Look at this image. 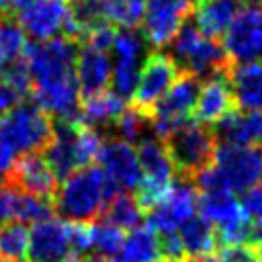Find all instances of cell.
<instances>
[{
  "instance_id": "obj_28",
  "label": "cell",
  "mask_w": 262,
  "mask_h": 262,
  "mask_svg": "<svg viewBox=\"0 0 262 262\" xmlns=\"http://www.w3.org/2000/svg\"><path fill=\"white\" fill-rule=\"evenodd\" d=\"M113 129H115V135L117 139L129 143V145H137L139 141H143L147 135L149 129V117L141 111H137L135 106H127L119 119L113 123Z\"/></svg>"
},
{
  "instance_id": "obj_7",
  "label": "cell",
  "mask_w": 262,
  "mask_h": 262,
  "mask_svg": "<svg viewBox=\"0 0 262 262\" xmlns=\"http://www.w3.org/2000/svg\"><path fill=\"white\" fill-rule=\"evenodd\" d=\"M145 0H74L72 18L76 35H84L94 25H117L133 29L143 20Z\"/></svg>"
},
{
  "instance_id": "obj_12",
  "label": "cell",
  "mask_w": 262,
  "mask_h": 262,
  "mask_svg": "<svg viewBox=\"0 0 262 262\" xmlns=\"http://www.w3.org/2000/svg\"><path fill=\"white\" fill-rule=\"evenodd\" d=\"M178 78V66L174 63V59L166 53H151L147 55L141 74H139V82L137 88L133 92V104L137 111L145 113L149 117L151 108L158 104V100L168 92V88L176 82Z\"/></svg>"
},
{
  "instance_id": "obj_23",
  "label": "cell",
  "mask_w": 262,
  "mask_h": 262,
  "mask_svg": "<svg viewBox=\"0 0 262 262\" xmlns=\"http://www.w3.org/2000/svg\"><path fill=\"white\" fill-rule=\"evenodd\" d=\"M125 108L127 104L123 98H119L113 90H102L98 94L86 96L80 102V121L82 125L92 129L106 127V125H113Z\"/></svg>"
},
{
  "instance_id": "obj_35",
  "label": "cell",
  "mask_w": 262,
  "mask_h": 262,
  "mask_svg": "<svg viewBox=\"0 0 262 262\" xmlns=\"http://www.w3.org/2000/svg\"><path fill=\"white\" fill-rule=\"evenodd\" d=\"M160 252H162V258L166 262H180L184 258V248H182V242L178 237V231L162 233V237H160Z\"/></svg>"
},
{
  "instance_id": "obj_38",
  "label": "cell",
  "mask_w": 262,
  "mask_h": 262,
  "mask_svg": "<svg viewBox=\"0 0 262 262\" xmlns=\"http://www.w3.org/2000/svg\"><path fill=\"white\" fill-rule=\"evenodd\" d=\"M256 254H258V262H262V242L256 246Z\"/></svg>"
},
{
  "instance_id": "obj_36",
  "label": "cell",
  "mask_w": 262,
  "mask_h": 262,
  "mask_svg": "<svg viewBox=\"0 0 262 262\" xmlns=\"http://www.w3.org/2000/svg\"><path fill=\"white\" fill-rule=\"evenodd\" d=\"M20 102H23V96L4 78H0V117L12 111L14 106H18Z\"/></svg>"
},
{
  "instance_id": "obj_34",
  "label": "cell",
  "mask_w": 262,
  "mask_h": 262,
  "mask_svg": "<svg viewBox=\"0 0 262 262\" xmlns=\"http://www.w3.org/2000/svg\"><path fill=\"white\" fill-rule=\"evenodd\" d=\"M215 258L217 262H258L256 248L252 246H223Z\"/></svg>"
},
{
  "instance_id": "obj_4",
  "label": "cell",
  "mask_w": 262,
  "mask_h": 262,
  "mask_svg": "<svg viewBox=\"0 0 262 262\" xmlns=\"http://www.w3.org/2000/svg\"><path fill=\"white\" fill-rule=\"evenodd\" d=\"M51 137V117L35 102H20L0 117V143L8 145L16 156L43 151Z\"/></svg>"
},
{
  "instance_id": "obj_8",
  "label": "cell",
  "mask_w": 262,
  "mask_h": 262,
  "mask_svg": "<svg viewBox=\"0 0 262 262\" xmlns=\"http://www.w3.org/2000/svg\"><path fill=\"white\" fill-rule=\"evenodd\" d=\"M145 49H147V41L143 35L125 29L121 33L115 35L113 41V76H111V90L123 98V100H131L133 92L137 88L139 82V74L141 68L145 63Z\"/></svg>"
},
{
  "instance_id": "obj_37",
  "label": "cell",
  "mask_w": 262,
  "mask_h": 262,
  "mask_svg": "<svg viewBox=\"0 0 262 262\" xmlns=\"http://www.w3.org/2000/svg\"><path fill=\"white\" fill-rule=\"evenodd\" d=\"M12 201H14V188L0 180V225L12 221Z\"/></svg>"
},
{
  "instance_id": "obj_13",
  "label": "cell",
  "mask_w": 262,
  "mask_h": 262,
  "mask_svg": "<svg viewBox=\"0 0 262 262\" xmlns=\"http://www.w3.org/2000/svg\"><path fill=\"white\" fill-rule=\"evenodd\" d=\"M98 168L104 172V176L123 192H135L139 186L143 172L137 160V151L133 145L111 137L102 139V145L98 149Z\"/></svg>"
},
{
  "instance_id": "obj_11",
  "label": "cell",
  "mask_w": 262,
  "mask_h": 262,
  "mask_svg": "<svg viewBox=\"0 0 262 262\" xmlns=\"http://www.w3.org/2000/svg\"><path fill=\"white\" fill-rule=\"evenodd\" d=\"M213 164L223 172L233 192H246L262 178V149L258 145L217 143Z\"/></svg>"
},
{
  "instance_id": "obj_3",
  "label": "cell",
  "mask_w": 262,
  "mask_h": 262,
  "mask_svg": "<svg viewBox=\"0 0 262 262\" xmlns=\"http://www.w3.org/2000/svg\"><path fill=\"white\" fill-rule=\"evenodd\" d=\"M170 57L178 68L184 70V74L199 80H209L217 74H223L227 63L223 45L203 35L194 23H184L176 37L170 41Z\"/></svg>"
},
{
  "instance_id": "obj_21",
  "label": "cell",
  "mask_w": 262,
  "mask_h": 262,
  "mask_svg": "<svg viewBox=\"0 0 262 262\" xmlns=\"http://www.w3.org/2000/svg\"><path fill=\"white\" fill-rule=\"evenodd\" d=\"M227 78L237 108L262 113V61L235 63Z\"/></svg>"
},
{
  "instance_id": "obj_24",
  "label": "cell",
  "mask_w": 262,
  "mask_h": 262,
  "mask_svg": "<svg viewBox=\"0 0 262 262\" xmlns=\"http://www.w3.org/2000/svg\"><path fill=\"white\" fill-rule=\"evenodd\" d=\"M119 256L125 262H160L162 252H160V237L151 227H135L131 229L121 246Z\"/></svg>"
},
{
  "instance_id": "obj_22",
  "label": "cell",
  "mask_w": 262,
  "mask_h": 262,
  "mask_svg": "<svg viewBox=\"0 0 262 262\" xmlns=\"http://www.w3.org/2000/svg\"><path fill=\"white\" fill-rule=\"evenodd\" d=\"M135 151H137V160H139V166L143 172V180L172 186V182L176 178V170H174V164L168 156L164 141L149 135L137 143Z\"/></svg>"
},
{
  "instance_id": "obj_25",
  "label": "cell",
  "mask_w": 262,
  "mask_h": 262,
  "mask_svg": "<svg viewBox=\"0 0 262 262\" xmlns=\"http://www.w3.org/2000/svg\"><path fill=\"white\" fill-rule=\"evenodd\" d=\"M178 237L182 242L184 254H190V256L211 254L217 248L215 227L203 215H192L188 221H184L178 229Z\"/></svg>"
},
{
  "instance_id": "obj_1",
  "label": "cell",
  "mask_w": 262,
  "mask_h": 262,
  "mask_svg": "<svg viewBox=\"0 0 262 262\" xmlns=\"http://www.w3.org/2000/svg\"><path fill=\"white\" fill-rule=\"evenodd\" d=\"M78 47L70 37L31 43L23 63L31 76L33 102L53 119L80 121V86L76 78ZM82 123V121H80Z\"/></svg>"
},
{
  "instance_id": "obj_39",
  "label": "cell",
  "mask_w": 262,
  "mask_h": 262,
  "mask_svg": "<svg viewBox=\"0 0 262 262\" xmlns=\"http://www.w3.org/2000/svg\"><path fill=\"white\" fill-rule=\"evenodd\" d=\"M88 262H102V258H98V256H92Z\"/></svg>"
},
{
  "instance_id": "obj_9",
  "label": "cell",
  "mask_w": 262,
  "mask_h": 262,
  "mask_svg": "<svg viewBox=\"0 0 262 262\" xmlns=\"http://www.w3.org/2000/svg\"><path fill=\"white\" fill-rule=\"evenodd\" d=\"M199 209V190L192 180L176 176L168 194L147 211V227L156 233L178 231L184 221H188Z\"/></svg>"
},
{
  "instance_id": "obj_16",
  "label": "cell",
  "mask_w": 262,
  "mask_h": 262,
  "mask_svg": "<svg viewBox=\"0 0 262 262\" xmlns=\"http://www.w3.org/2000/svg\"><path fill=\"white\" fill-rule=\"evenodd\" d=\"M70 252L68 221L49 217L29 229V262H63Z\"/></svg>"
},
{
  "instance_id": "obj_5",
  "label": "cell",
  "mask_w": 262,
  "mask_h": 262,
  "mask_svg": "<svg viewBox=\"0 0 262 262\" xmlns=\"http://www.w3.org/2000/svg\"><path fill=\"white\" fill-rule=\"evenodd\" d=\"M168 156L174 164L176 176L192 180L199 172L209 168L215 160L217 141L209 127L199 125L194 119L184 123L164 141Z\"/></svg>"
},
{
  "instance_id": "obj_20",
  "label": "cell",
  "mask_w": 262,
  "mask_h": 262,
  "mask_svg": "<svg viewBox=\"0 0 262 262\" xmlns=\"http://www.w3.org/2000/svg\"><path fill=\"white\" fill-rule=\"evenodd\" d=\"M242 8L244 0H199L192 23L203 35L217 39L225 35Z\"/></svg>"
},
{
  "instance_id": "obj_40",
  "label": "cell",
  "mask_w": 262,
  "mask_h": 262,
  "mask_svg": "<svg viewBox=\"0 0 262 262\" xmlns=\"http://www.w3.org/2000/svg\"><path fill=\"white\" fill-rule=\"evenodd\" d=\"M2 262H25V260H2Z\"/></svg>"
},
{
  "instance_id": "obj_32",
  "label": "cell",
  "mask_w": 262,
  "mask_h": 262,
  "mask_svg": "<svg viewBox=\"0 0 262 262\" xmlns=\"http://www.w3.org/2000/svg\"><path fill=\"white\" fill-rule=\"evenodd\" d=\"M115 29L111 25H94L90 27L82 39H84V47H90V49H96V51H106L111 53L113 49V41H115Z\"/></svg>"
},
{
  "instance_id": "obj_6",
  "label": "cell",
  "mask_w": 262,
  "mask_h": 262,
  "mask_svg": "<svg viewBox=\"0 0 262 262\" xmlns=\"http://www.w3.org/2000/svg\"><path fill=\"white\" fill-rule=\"evenodd\" d=\"M23 33L37 43L57 37H74L72 4L68 0H31L20 12L14 14Z\"/></svg>"
},
{
  "instance_id": "obj_30",
  "label": "cell",
  "mask_w": 262,
  "mask_h": 262,
  "mask_svg": "<svg viewBox=\"0 0 262 262\" xmlns=\"http://www.w3.org/2000/svg\"><path fill=\"white\" fill-rule=\"evenodd\" d=\"M29 252V229L25 223L8 221L0 225V254L8 260H25Z\"/></svg>"
},
{
  "instance_id": "obj_31",
  "label": "cell",
  "mask_w": 262,
  "mask_h": 262,
  "mask_svg": "<svg viewBox=\"0 0 262 262\" xmlns=\"http://www.w3.org/2000/svg\"><path fill=\"white\" fill-rule=\"evenodd\" d=\"M90 231H92V252L98 258H111V256H119L121 246H123V231L104 223V221H92L90 223Z\"/></svg>"
},
{
  "instance_id": "obj_15",
  "label": "cell",
  "mask_w": 262,
  "mask_h": 262,
  "mask_svg": "<svg viewBox=\"0 0 262 262\" xmlns=\"http://www.w3.org/2000/svg\"><path fill=\"white\" fill-rule=\"evenodd\" d=\"M190 0H145L143 14V37L154 47L170 45L180 27Z\"/></svg>"
},
{
  "instance_id": "obj_19",
  "label": "cell",
  "mask_w": 262,
  "mask_h": 262,
  "mask_svg": "<svg viewBox=\"0 0 262 262\" xmlns=\"http://www.w3.org/2000/svg\"><path fill=\"white\" fill-rule=\"evenodd\" d=\"M111 76H113V57H111V53L96 51V49H90V47H84V49L78 51L76 78H78L80 94L84 98L106 90V86L111 84Z\"/></svg>"
},
{
  "instance_id": "obj_27",
  "label": "cell",
  "mask_w": 262,
  "mask_h": 262,
  "mask_svg": "<svg viewBox=\"0 0 262 262\" xmlns=\"http://www.w3.org/2000/svg\"><path fill=\"white\" fill-rule=\"evenodd\" d=\"M27 35L8 16H0V74L23 61L27 49Z\"/></svg>"
},
{
  "instance_id": "obj_14",
  "label": "cell",
  "mask_w": 262,
  "mask_h": 262,
  "mask_svg": "<svg viewBox=\"0 0 262 262\" xmlns=\"http://www.w3.org/2000/svg\"><path fill=\"white\" fill-rule=\"evenodd\" d=\"M4 182L10 184L14 190H20L45 201H51L57 190V180L41 151L18 156L14 166L6 174Z\"/></svg>"
},
{
  "instance_id": "obj_33",
  "label": "cell",
  "mask_w": 262,
  "mask_h": 262,
  "mask_svg": "<svg viewBox=\"0 0 262 262\" xmlns=\"http://www.w3.org/2000/svg\"><path fill=\"white\" fill-rule=\"evenodd\" d=\"M242 209L246 213V217L262 229V182H258L256 186H252L250 190L244 192L242 196Z\"/></svg>"
},
{
  "instance_id": "obj_29",
  "label": "cell",
  "mask_w": 262,
  "mask_h": 262,
  "mask_svg": "<svg viewBox=\"0 0 262 262\" xmlns=\"http://www.w3.org/2000/svg\"><path fill=\"white\" fill-rule=\"evenodd\" d=\"M53 213L51 201L14 190V201H12V219L18 223H37L43 219H49Z\"/></svg>"
},
{
  "instance_id": "obj_17",
  "label": "cell",
  "mask_w": 262,
  "mask_h": 262,
  "mask_svg": "<svg viewBox=\"0 0 262 262\" xmlns=\"http://www.w3.org/2000/svg\"><path fill=\"white\" fill-rule=\"evenodd\" d=\"M233 108H237V104L231 92L229 78L225 74H217L205 80V84L201 86L192 119L199 125H215Z\"/></svg>"
},
{
  "instance_id": "obj_26",
  "label": "cell",
  "mask_w": 262,
  "mask_h": 262,
  "mask_svg": "<svg viewBox=\"0 0 262 262\" xmlns=\"http://www.w3.org/2000/svg\"><path fill=\"white\" fill-rule=\"evenodd\" d=\"M102 221L104 223H108V225H113V227H117V229H135V227H139V223H141V219H143V211H141V207L137 205V201H135V196L133 194H129V192H117L111 201H108V205L104 207V211H102Z\"/></svg>"
},
{
  "instance_id": "obj_2",
  "label": "cell",
  "mask_w": 262,
  "mask_h": 262,
  "mask_svg": "<svg viewBox=\"0 0 262 262\" xmlns=\"http://www.w3.org/2000/svg\"><path fill=\"white\" fill-rule=\"evenodd\" d=\"M117 192L123 190H119L98 166H86L57 184L51 207L68 221L92 223L102 215L104 207Z\"/></svg>"
},
{
  "instance_id": "obj_10",
  "label": "cell",
  "mask_w": 262,
  "mask_h": 262,
  "mask_svg": "<svg viewBox=\"0 0 262 262\" xmlns=\"http://www.w3.org/2000/svg\"><path fill=\"white\" fill-rule=\"evenodd\" d=\"M223 51L235 63L262 61V6L244 4L223 35Z\"/></svg>"
},
{
  "instance_id": "obj_18",
  "label": "cell",
  "mask_w": 262,
  "mask_h": 262,
  "mask_svg": "<svg viewBox=\"0 0 262 262\" xmlns=\"http://www.w3.org/2000/svg\"><path fill=\"white\" fill-rule=\"evenodd\" d=\"M217 143L229 145H258L262 143V113L233 108L221 121L211 125Z\"/></svg>"
}]
</instances>
